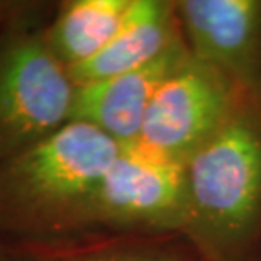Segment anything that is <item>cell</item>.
<instances>
[{
  "instance_id": "obj_1",
  "label": "cell",
  "mask_w": 261,
  "mask_h": 261,
  "mask_svg": "<svg viewBox=\"0 0 261 261\" xmlns=\"http://www.w3.org/2000/svg\"><path fill=\"white\" fill-rule=\"evenodd\" d=\"M122 146L70 121L0 163V241L80 232L90 202Z\"/></svg>"
},
{
  "instance_id": "obj_2",
  "label": "cell",
  "mask_w": 261,
  "mask_h": 261,
  "mask_svg": "<svg viewBox=\"0 0 261 261\" xmlns=\"http://www.w3.org/2000/svg\"><path fill=\"white\" fill-rule=\"evenodd\" d=\"M184 168L189 234L217 256H234L261 222V102L241 93Z\"/></svg>"
},
{
  "instance_id": "obj_3",
  "label": "cell",
  "mask_w": 261,
  "mask_h": 261,
  "mask_svg": "<svg viewBox=\"0 0 261 261\" xmlns=\"http://www.w3.org/2000/svg\"><path fill=\"white\" fill-rule=\"evenodd\" d=\"M75 95L44 28L0 39V163L73 121Z\"/></svg>"
},
{
  "instance_id": "obj_4",
  "label": "cell",
  "mask_w": 261,
  "mask_h": 261,
  "mask_svg": "<svg viewBox=\"0 0 261 261\" xmlns=\"http://www.w3.org/2000/svg\"><path fill=\"white\" fill-rule=\"evenodd\" d=\"M189 232L184 163L126 146L100 181L83 231Z\"/></svg>"
},
{
  "instance_id": "obj_5",
  "label": "cell",
  "mask_w": 261,
  "mask_h": 261,
  "mask_svg": "<svg viewBox=\"0 0 261 261\" xmlns=\"http://www.w3.org/2000/svg\"><path fill=\"white\" fill-rule=\"evenodd\" d=\"M241 92L189 55L154 93L138 146L185 163L226 121Z\"/></svg>"
},
{
  "instance_id": "obj_6",
  "label": "cell",
  "mask_w": 261,
  "mask_h": 261,
  "mask_svg": "<svg viewBox=\"0 0 261 261\" xmlns=\"http://www.w3.org/2000/svg\"><path fill=\"white\" fill-rule=\"evenodd\" d=\"M175 9L190 55L261 102V0H181Z\"/></svg>"
},
{
  "instance_id": "obj_7",
  "label": "cell",
  "mask_w": 261,
  "mask_h": 261,
  "mask_svg": "<svg viewBox=\"0 0 261 261\" xmlns=\"http://www.w3.org/2000/svg\"><path fill=\"white\" fill-rule=\"evenodd\" d=\"M187 55L181 39L149 65L76 87L73 119L100 129L122 148L136 144L154 93Z\"/></svg>"
},
{
  "instance_id": "obj_8",
  "label": "cell",
  "mask_w": 261,
  "mask_h": 261,
  "mask_svg": "<svg viewBox=\"0 0 261 261\" xmlns=\"http://www.w3.org/2000/svg\"><path fill=\"white\" fill-rule=\"evenodd\" d=\"M175 2L133 0L116 36L100 53L71 68L76 87L100 82L149 65L181 41Z\"/></svg>"
},
{
  "instance_id": "obj_9",
  "label": "cell",
  "mask_w": 261,
  "mask_h": 261,
  "mask_svg": "<svg viewBox=\"0 0 261 261\" xmlns=\"http://www.w3.org/2000/svg\"><path fill=\"white\" fill-rule=\"evenodd\" d=\"M139 232L80 231L0 241V261H187Z\"/></svg>"
},
{
  "instance_id": "obj_10",
  "label": "cell",
  "mask_w": 261,
  "mask_h": 261,
  "mask_svg": "<svg viewBox=\"0 0 261 261\" xmlns=\"http://www.w3.org/2000/svg\"><path fill=\"white\" fill-rule=\"evenodd\" d=\"M133 0H63L56 2L44 28L51 48L70 68L92 60L109 44Z\"/></svg>"
},
{
  "instance_id": "obj_11",
  "label": "cell",
  "mask_w": 261,
  "mask_h": 261,
  "mask_svg": "<svg viewBox=\"0 0 261 261\" xmlns=\"http://www.w3.org/2000/svg\"><path fill=\"white\" fill-rule=\"evenodd\" d=\"M56 2L49 0H0V39L14 33L46 28Z\"/></svg>"
}]
</instances>
